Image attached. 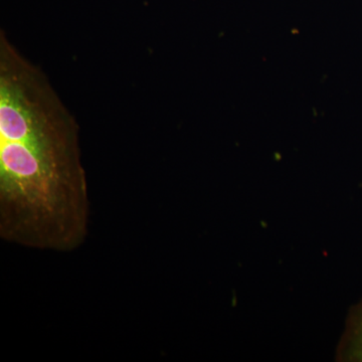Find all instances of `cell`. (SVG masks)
<instances>
[{"label": "cell", "instance_id": "obj_1", "mask_svg": "<svg viewBox=\"0 0 362 362\" xmlns=\"http://www.w3.org/2000/svg\"><path fill=\"white\" fill-rule=\"evenodd\" d=\"M78 126L42 70L0 33V237L71 252L88 235Z\"/></svg>", "mask_w": 362, "mask_h": 362}, {"label": "cell", "instance_id": "obj_2", "mask_svg": "<svg viewBox=\"0 0 362 362\" xmlns=\"http://www.w3.org/2000/svg\"><path fill=\"white\" fill-rule=\"evenodd\" d=\"M339 357L344 361L362 362V301L350 311L340 343Z\"/></svg>", "mask_w": 362, "mask_h": 362}]
</instances>
